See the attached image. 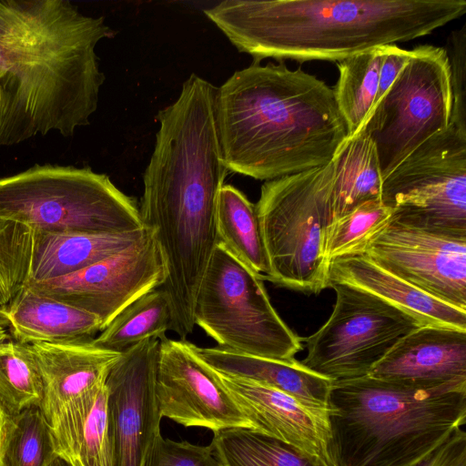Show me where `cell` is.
Returning <instances> with one entry per match:
<instances>
[{
    "label": "cell",
    "mask_w": 466,
    "mask_h": 466,
    "mask_svg": "<svg viewBox=\"0 0 466 466\" xmlns=\"http://www.w3.org/2000/svg\"><path fill=\"white\" fill-rule=\"evenodd\" d=\"M111 35L68 0H0V148L89 125L105 81L96 48Z\"/></svg>",
    "instance_id": "1"
},
{
    "label": "cell",
    "mask_w": 466,
    "mask_h": 466,
    "mask_svg": "<svg viewBox=\"0 0 466 466\" xmlns=\"http://www.w3.org/2000/svg\"><path fill=\"white\" fill-rule=\"evenodd\" d=\"M228 170L272 180L329 164L349 137L333 87L283 62H254L217 89Z\"/></svg>",
    "instance_id": "2"
},
{
    "label": "cell",
    "mask_w": 466,
    "mask_h": 466,
    "mask_svg": "<svg viewBox=\"0 0 466 466\" xmlns=\"http://www.w3.org/2000/svg\"><path fill=\"white\" fill-rule=\"evenodd\" d=\"M260 62L340 61L431 34L466 14V0H226L204 10Z\"/></svg>",
    "instance_id": "3"
},
{
    "label": "cell",
    "mask_w": 466,
    "mask_h": 466,
    "mask_svg": "<svg viewBox=\"0 0 466 466\" xmlns=\"http://www.w3.org/2000/svg\"><path fill=\"white\" fill-rule=\"evenodd\" d=\"M328 409L337 466H413L464 428L466 381H334Z\"/></svg>",
    "instance_id": "4"
},
{
    "label": "cell",
    "mask_w": 466,
    "mask_h": 466,
    "mask_svg": "<svg viewBox=\"0 0 466 466\" xmlns=\"http://www.w3.org/2000/svg\"><path fill=\"white\" fill-rule=\"evenodd\" d=\"M333 186L332 161L261 186L255 207L269 265L264 280L307 294L329 288L325 243Z\"/></svg>",
    "instance_id": "5"
},
{
    "label": "cell",
    "mask_w": 466,
    "mask_h": 466,
    "mask_svg": "<svg viewBox=\"0 0 466 466\" xmlns=\"http://www.w3.org/2000/svg\"><path fill=\"white\" fill-rule=\"evenodd\" d=\"M0 218L41 231L125 232L144 228L139 207L106 174L35 164L0 177Z\"/></svg>",
    "instance_id": "6"
},
{
    "label": "cell",
    "mask_w": 466,
    "mask_h": 466,
    "mask_svg": "<svg viewBox=\"0 0 466 466\" xmlns=\"http://www.w3.org/2000/svg\"><path fill=\"white\" fill-rule=\"evenodd\" d=\"M196 326L233 352L292 360L302 339L272 306L264 280L217 244L195 303Z\"/></svg>",
    "instance_id": "7"
},
{
    "label": "cell",
    "mask_w": 466,
    "mask_h": 466,
    "mask_svg": "<svg viewBox=\"0 0 466 466\" xmlns=\"http://www.w3.org/2000/svg\"><path fill=\"white\" fill-rule=\"evenodd\" d=\"M390 220L466 238V132L454 125L431 137L382 181Z\"/></svg>",
    "instance_id": "8"
},
{
    "label": "cell",
    "mask_w": 466,
    "mask_h": 466,
    "mask_svg": "<svg viewBox=\"0 0 466 466\" xmlns=\"http://www.w3.org/2000/svg\"><path fill=\"white\" fill-rule=\"evenodd\" d=\"M411 52L362 128L375 144L382 181L451 122L452 93L446 50L423 45Z\"/></svg>",
    "instance_id": "9"
},
{
    "label": "cell",
    "mask_w": 466,
    "mask_h": 466,
    "mask_svg": "<svg viewBox=\"0 0 466 466\" xmlns=\"http://www.w3.org/2000/svg\"><path fill=\"white\" fill-rule=\"evenodd\" d=\"M336 301L328 320L306 338L300 361L332 381L361 378L403 336L422 326L415 318L366 291L330 284Z\"/></svg>",
    "instance_id": "10"
},
{
    "label": "cell",
    "mask_w": 466,
    "mask_h": 466,
    "mask_svg": "<svg viewBox=\"0 0 466 466\" xmlns=\"http://www.w3.org/2000/svg\"><path fill=\"white\" fill-rule=\"evenodd\" d=\"M166 279V261L150 229L130 247L81 270L25 285L95 315L104 329L137 299L161 288Z\"/></svg>",
    "instance_id": "11"
},
{
    "label": "cell",
    "mask_w": 466,
    "mask_h": 466,
    "mask_svg": "<svg viewBox=\"0 0 466 466\" xmlns=\"http://www.w3.org/2000/svg\"><path fill=\"white\" fill-rule=\"evenodd\" d=\"M159 339H148L122 353L110 370L107 423L114 466H145L161 435L157 397Z\"/></svg>",
    "instance_id": "12"
},
{
    "label": "cell",
    "mask_w": 466,
    "mask_h": 466,
    "mask_svg": "<svg viewBox=\"0 0 466 466\" xmlns=\"http://www.w3.org/2000/svg\"><path fill=\"white\" fill-rule=\"evenodd\" d=\"M361 254L431 296L466 310V238L390 219Z\"/></svg>",
    "instance_id": "13"
},
{
    "label": "cell",
    "mask_w": 466,
    "mask_h": 466,
    "mask_svg": "<svg viewBox=\"0 0 466 466\" xmlns=\"http://www.w3.org/2000/svg\"><path fill=\"white\" fill-rule=\"evenodd\" d=\"M157 397L162 418L184 427H200L213 432L251 429L218 374L186 339H160Z\"/></svg>",
    "instance_id": "14"
},
{
    "label": "cell",
    "mask_w": 466,
    "mask_h": 466,
    "mask_svg": "<svg viewBox=\"0 0 466 466\" xmlns=\"http://www.w3.org/2000/svg\"><path fill=\"white\" fill-rule=\"evenodd\" d=\"M218 374L252 430L293 447L321 466H337L329 409L308 406L251 380Z\"/></svg>",
    "instance_id": "15"
},
{
    "label": "cell",
    "mask_w": 466,
    "mask_h": 466,
    "mask_svg": "<svg viewBox=\"0 0 466 466\" xmlns=\"http://www.w3.org/2000/svg\"><path fill=\"white\" fill-rule=\"evenodd\" d=\"M369 375L428 387L466 381V330L420 326L399 339Z\"/></svg>",
    "instance_id": "16"
},
{
    "label": "cell",
    "mask_w": 466,
    "mask_h": 466,
    "mask_svg": "<svg viewBox=\"0 0 466 466\" xmlns=\"http://www.w3.org/2000/svg\"><path fill=\"white\" fill-rule=\"evenodd\" d=\"M44 385L40 409L49 422L68 402L106 382L122 353L95 345L92 339L29 345Z\"/></svg>",
    "instance_id": "17"
},
{
    "label": "cell",
    "mask_w": 466,
    "mask_h": 466,
    "mask_svg": "<svg viewBox=\"0 0 466 466\" xmlns=\"http://www.w3.org/2000/svg\"><path fill=\"white\" fill-rule=\"evenodd\" d=\"M344 284L372 294L415 318L421 325L466 330V310L443 302L382 268L364 254L329 262V287Z\"/></svg>",
    "instance_id": "18"
},
{
    "label": "cell",
    "mask_w": 466,
    "mask_h": 466,
    "mask_svg": "<svg viewBox=\"0 0 466 466\" xmlns=\"http://www.w3.org/2000/svg\"><path fill=\"white\" fill-rule=\"evenodd\" d=\"M0 321L22 344L93 339L103 329L95 315L24 285L0 307Z\"/></svg>",
    "instance_id": "19"
},
{
    "label": "cell",
    "mask_w": 466,
    "mask_h": 466,
    "mask_svg": "<svg viewBox=\"0 0 466 466\" xmlns=\"http://www.w3.org/2000/svg\"><path fill=\"white\" fill-rule=\"evenodd\" d=\"M194 350L219 374L271 387L310 407H329V391L334 381L308 369L295 358L274 360L195 344Z\"/></svg>",
    "instance_id": "20"
},
{
    "label": "cell",
    "mask_w": 466,
    "mask_h": 466,
    "mask_svg": "<svg viewBox=\"0 0 466 466\" xmlns=\"http://www.w3.org/2000/svg\"><path fill=\"white\" fill-rule=\"evenodd\" d=\"M49 424L58 455L70 466H114L106 382L66 404Z\"/></svg>",
    "instance_id": "21"
},
{
    "label": "cell",
    "mask_w": 466,
    "mask_h": 466,
    "mask_svg": "<svg viewBox=\"0 0 466 466\" xmlns=\"http://www.w3.org/2000/svg\"><path fill=\"white\" fill-rule=\"evenodd\" d=\"M149 231L146 227L125 232L36 229L28 281L51 279L81 270L130 247Z\"/></svg>",
    "instance_id": "22"
},
{
    "label": "cell",
    "mask_w": 466,
    "mask_h": 466,
    "mask_svg": "<svg viewBox=\"0 0 466 466\" xmlns=\"http://www.w3.org/2000/svg\"><path fill=\"white\" fill-rule=\"evenodd\" d=\"M332 163V222L367 201L380 198L382 177L377 149L365 130L347 138Z\"/></svg>",
    "instance_id": "23"
},
{
    "label": "cell",
    "mask_w": 466,
    "mask_h": 466,
    "mask_svg": "<svg viewBox=\"0 0 466 466\" xmlns=\"http://www.w3.org/2000/svg\"><path fill=\"white\" fill-rule=\"evenodd\" d=\"M218 243L264 280L269 265L255 204L238 188L223 185L216 214Z\"/></svg>",
    "instance_id": "24"
},
{
    "label": "cell",
    "mask_w": 466,
    "mask_h": 466,
    "mask_svg": "<svg viewBox=\"0 0 466 466\" xmlns=\"http://www.w3.org/2000/svg\"><path fill=\"white\" fill-rule=\"evenodd\" d=\"M383 46L338 61L335 99L349 133L356 136L365 126L375 105Z\"/></svg>",
    "instance_id": "25"
},
{
    "label": "cell",
    "mask_w": 466,
    "mask_h": 466,
    "mask_svg": "<svg viewBox=\"0 0 466 466\" xmlns=\"http://www.w3.org/2000/svg\"><path fill=\"white\" fill-rule=\"evenodd\" d=\"M170 324V305L159 288L126 307L92 341L102 349L123 353L146 339H163Z\"/></svg>",
    "instance_id": "26"
},
{
    "label": "cell",
    "mask_w": 466,
    "mask_h": 466,
    "mask_svg": "<svg viewBox=\"0 0 466 466\" xmlns=\"http://www.w3.org/2000/svg\"><path fill=\"white\" fill-rule=\"evenodd\" d=\"M210 446L222 466H321L293 447L248 428L213 432Z\"/></svg>",
    "instance_id": "27"
},
{
    "label": "cell",
    "mask_w": 466,
    "mask_h": 466,
    "mask_svg": "<svg viewBox=\"0 0 466 466\" xmlns=\"http://www.w3.org/2000/svg\"><path fill=\"white\" fill-rule=\"evenodd\" d=\"M44 385L29 345L7 332L0 336V406L7 417L31 407L40 408Z\"/></svg>",
    "instance_id": "28"
},
{
    "label": "cell",
    "mask_w": 466,
    "mask_h": 466,
    "mask_svg": "<svg viewBox=\"0 0 466 466\" xmlns=\"http://www.w3.org/2000/svg\"><path fill=\"white\" fill-rule=\"evenodd\" d=\"M57 458L52 428L39 407L7 418L0 466H51Z\"/></svg>",
    "instance_id": "29"
},
{
    "label": "cell",
    "mask_w": 466,
    "mask_h": 466,
    "mask_svg": "<svg viewBox=\"0 0 466 466\" xmlns=\"http://www.w3.org/2000/svg\"><path fill=\"white\" fill-rule=\"evenodd\" d=\"M381 199L367 201L334 220L328 228L325 256L329 263L337 258L361 254L368 240L391 218Z\"/></svg>",
    "instance_id": "30"
},
{
    "label": "cell",
    "mask_w": 466,
    "mask_h": 466,
    "mask_svg": "<svg viewBox=\"0 0 466 466\" xmlns=\"http://www.w3.org/2000/svg\"><path fill=\"white\" fill-rule=\"evenodd\" d=\"M36 229L0 218V307L29 280Z\"/></svg>",
    "instance_id": "31"
},
{
    "label": "cell",
    "mask_w": 466,
    "mask_h": 466,
    "mask_svg": "<svg viewBox=\"0 0 466 466\" xmlns=\"http://www.w3.org/2000/svg\"><path fill=\"white\" fill-rule=\"evenodd\" d=\"M444 49L449 60L452 93L450 124L466 132V24L451 33Z\"/></svg>",
    "instance_id": "32"
},
{
    "label": "cell",
    "mask_w": 466,
    "mask_h": 466,
    "mask_svg": "<svg viewBox=\"0 0 466 466\" xmlns=\"http://www.w3.org/2000/svg\"><path fill=\"white\" fill-rule=\"evenodd\" d=\"M145 466H222L209 445L174 441L162 435L157 440Z\"/></svg>",
    "instance_id": "33"
},
{
    "label": "cell",
    "mask_w": 466,
    "mask_h": 466,
    "mask_svg": "<svg viewBox=\"0 0 466 466\" xmlns=\"http://www.w3.org/2000/svg\"><path fill=\"white\" fill-rule=\"evenodd\" d=\"M413 466H466V431L457 430L446 441Z\"/></svg>",
    "instance_id": "34"
},
{
    "label": "cell",
    "mask_w": 466,
    "mask_h": 466,
    "mask_svg": "<svg viewBox=\"0 0 466 466\" xmlns=\"http://www.w3.org/2000/svg\"><path fill=\"white\" fill-rule=\"evenodd\" d=\"M383 50L375 105L390 88L412 54L411 50L402 49L396 45H385Z\"/></svg>",
    "instance_id": "35"
},
{
    "label": "cell",
    "mask_w": 466,
    "mask_h": 466,
    "mask_svg": "<svg viewBox=\"0 0 466 466\" xmlns=\"http://www.w3.org/2000/svg\"><path fill=\"white\" fill-rule=\"evenodd\" d=\"M7 418L8 417L6 416V414L0 406V452Z\"/></svg>",
    "instance_id": "36"
},
{
    "label": "cell",
    "mask_w": 466,
    "mask_h": 466,
    "mask_svg": "<svg viewBox=\"0 0 466 466\" xmlns=\"http://www.w3.org/2000/svg\"><path fill=\"white\" fill-rule=\"evenodd\" d=\"M51 466H70L66 461L62 458H57L55 462Z\"/></svg>",
    "instance_id": "37"
},
{
    "label": "cell",
    "mask_w": 466,
    "mask_h": 466,
    "mask_svg": "<svg viewBox=\"0 0 466 466\" xmlns=\"http://www.w3.org/2000/svg\"><path fill=\"white\" fill-rule=\"evenodd\" d=\"M7 331H6V329L5 328V326L2 324V322L0 321V336L5 334Z\"/></svg>",
    "instance_id": "38"
}]
</instances>
